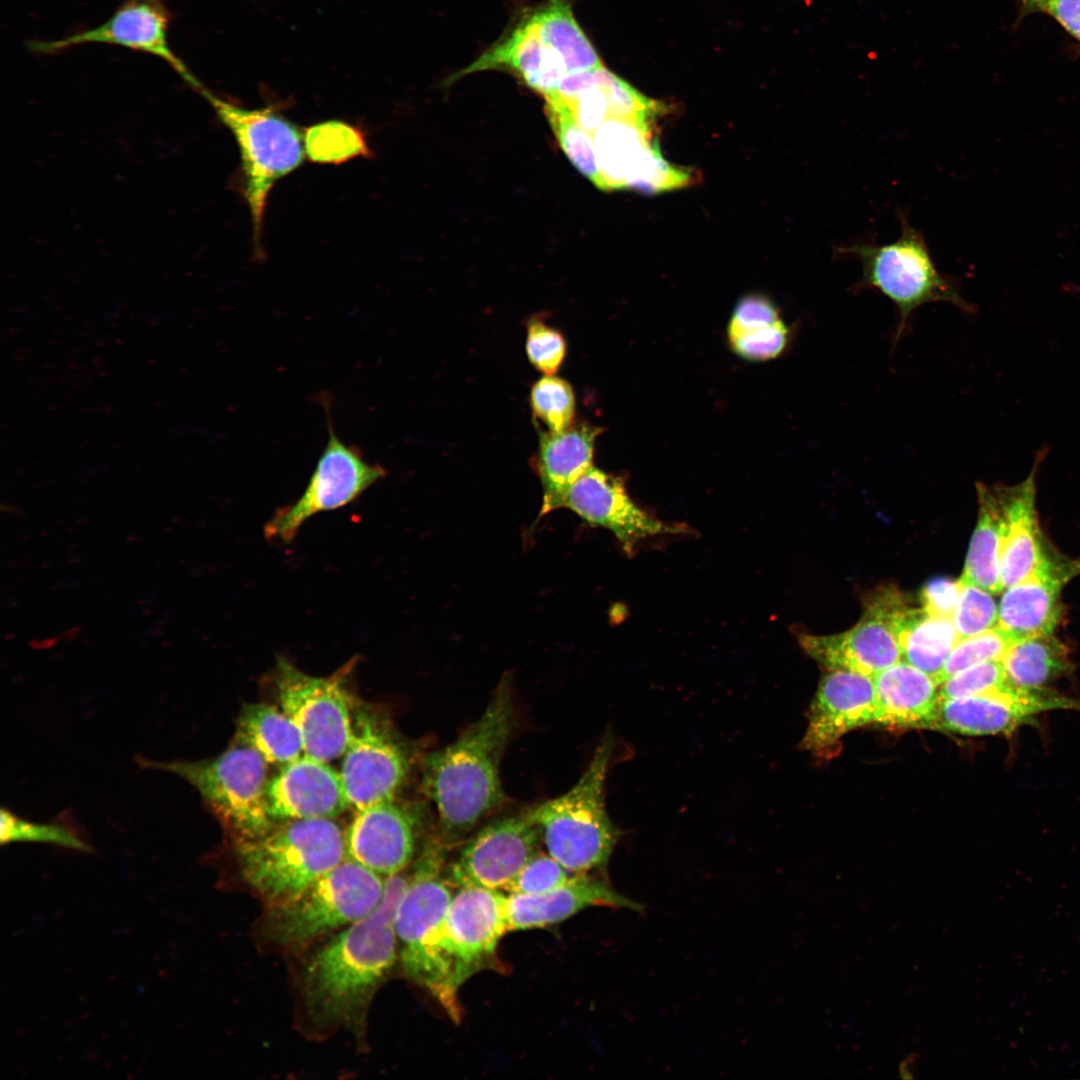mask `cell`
Segmentation results:
<instances>
[{
    "label": "cell",
    "instance_id": "cell-1",
    "mask_svg": "<svg viewBox=\"0 0 1080 1080\" xmlns=\"http://www.w3.org/2000/svg\"><path fill=\"white\" fill-rule=\"evenodd\" d=\"M402 872L385 878L376 909L338 931L307 962L302 992L319 1023L356 1031L364 1026L368 1005L398 957L395 916L409 882Z\"/></svg>",
    "mask_w": 1080,
    "mask_h": 1080
},
{
    "label": "cell",
    "instance_id": "cell-2",
    "mask_svg": "<svg viewBox=\"0 0 1080 1080\" xmlns=\"http://www.w3.org/2000/svg\"><path fill=\"white\" fill-rule=\"evenodd\" d=\"M514 727L511 679L505 676L482 715L454 742L424 758L423 786L444 842L460 840L505 802L499 770Z\"/></svg>",
    "mask_w": 1080,
    "mask_h": 1080
},
{
    "label": "cell",
    "instance_id": "cell-3",
    "mask_svg": "<svg viewBox=\"0 0 1080 1080\" xmlns=\"http://www.w3.org/2000/svg\"><path fill=\"white\" fill-rule=\"evenodd\" d=\"M243 879L268 904L287 902L346 859L345 837L333 819L275 822L235 839Z\"/></svg>",
    "mask_w": 1080,
    "mask_h": 1080
},
{
    "label": "cell",
    "instance_id": "cell-4",
    "mask_svg": "<svg viewBox=\"0 0 1080 1080\" xmlns=\"http://www.w3.org/2000/svg\"><path fill=\"white\" fill-rule=\"evenodd\" d=\"M613 746V737L604 735L572 788L526 810L540 827L547 853L574 874L605 865L619 838L604 801Z\"/></svg>",
    "mask_w": 1080,
    "mask_h": 1080
},
{
    "label": "cell",
    "instance_id": "cell-5",
    "mask_svg": "<svg viewBox=\"0 0 1080 1080\" xmlns=\"http://www.w3.org/2000/svg\"><path fill=\"white\" fill-rule=\"evenodd\" d=\"M899 221L901 234L894 242H858L836 248L839 255L854 256L861 263L862 276L853 286L855 291L877 290L897 307L894 344L905 333L912 314L924 304L947 302L965 313L975 311L961 296L956 282L936 268L923 234L910 225L903 212Z\"/></svg>",
    "mask_w": 1080,
    "mask_h": 1080
},
{
    "label": "cell",
    "instance_id": "cell-6",
    "mask_svg": "<svg viewBox=\"0 0 1080 1080\" xmlns=\"http://www.w3.org/2000/svg\"><path fill=\"white\" fill-rule=\"evenodd\" d=\"M384 893L385 878L346 858L293 899L269 906L265 935L280 946H304L364 918Z\"/></svg>",
    "mask_w": 1080,
    "mask_h": 1080
},
{
    "label": "cell",
    "instance_id": "cell-7",
    "mask_svg": "<svg viewBox=\"0 0 1080 1080\" xmlns=\"http://www.w3.org/2000/svg\"><path fill=\"white\" fill-rule=\"evenodd\" d=\"M198 90L237 141L243 193L252 219L256 249L260 250L268 195L278 180L302 164L305 155L302 134L295 124L272 108L246 109L217 97L203 86Z\"/></svg>",
    "mask_w": 1080,
    "mask_h": 1080
},
{
    "label": "cell",
    "instance_id": "cell-8",
    "mask_svg": "<svg viewBox=\"0 0 1080 1080\" xmlns=\"http://www.w3.org/2000/svg\"><path fill=\"white\" fill-rule=\"evenodd\" d=\"M507 897L498 889L465 887L452 897L437 939L440 1003L458 1020L457 991L488 965L508 930Z\"/></svg>",
    "mask_w": 1080,
    "mask_h": 1080
},
{
    "label": "cell",
    "instance_id": "cell-9",
    "mask_svg": "<svg viewBox=\"0 0 1080 1080\" xmlns=\"http://www.w3.org/2000/svg\"><path fill=\"white\" fill-rule=\"evenodd\" d=\"M355 659L330 676L305 673L277 659L274 683L281 709L297 726L304 754L330 761L342 756L353 733L352 697L346 686Z\"/></svg>",
    "mask_w": 1080,
    "mask_h": 1080
},
{
    "label": "cell",
    "instance_id": "cell-10",
    "mask_svg": "<svg viewBox=\"0 0 1080 1080\" xmlns=\"http://www.w3.org/2000/svg\"><path fill=\"white\" fill-rule=\"evenodd\" d=\"M189 782L229 824L237 837H251L275 822L265 802L267 762L254 748L233 740L220 755L195 762L157 765Z\"/></svg>",
    "mask_w": 1080,
    "mask_h": 1080
},
{
    "label": "cell",
    "instance_id": "cell-11",
    "mask_svg": "<svg viewBox=\"0 0 1080 1080\" xmlns=\"http://www.w3.org/2000/svg\"><path fill=\"white\" fill-rule=\"evenodd\" d=\"M443 840L429 841L409 875L395 916L398 957L405 974L432 995L439 984L436 946L452 894L441 879Z\"/></svg>",
    "mask_w": 1080,
    "mask_h": 1080
},
{
    "label": "cell",
    "instance_id": "cell-12",
    "mask_svg": "<svg viewBox=\"0 0 1080 1080\" xmlns=\"http://www.w3.org/2000/svg\"><path fill=\"white\" fill-rule=\"evenodd\" d=\"M896 589H879L867 600L860 621L846 632L801 635L803 649L829 671L873 677L902 660L899 634L910 611Z\"/></svg>",
    "mask_w": 1080,
    "mask_h": 1080
},
{
    "label": "cell",
    "instance_id": "cell-13",
    "mask_svg": "<svg viewBox=\"0 0 1080 1080\" xmlns=\"http://www.w3.org/2000/svg\"><path fill=\"white\" fill-rule=\"evenodd\" d=\"M385 474L382 466L367 462L358 448L342 442L329 425L327 444L303 494L273 515L265 525V536L289 543L310 517L353 502Z\"/></svg>",
    "mask_w": 1080,
    "mask_h": 1080
},
{
    "label": "cell",
    "instance_id": "cell-14",
    "mask_svg": "<svg viewBox=\"0 0 1080 1080\" xmlns=\"http://www.w3.org/2000/svg\"><path fill=\"white\" fill-rule=\"evenodd\" d=\"M408 759L385 721L368 709L353 714V733L339 771L349 808L356 812L394 800Z\"/></svg>",
    "mask_w": 1080,
    "mask_h": 1080
},
{
    "label": "cell",
    "instance_id": "cell-15",
    "mask_svg": "<svg viewBox=\"0 0 1080 1080\" xmlns=\"http://www.w3.org/2000/svg\"><path fill=\"white\" fill-rule=\"evenodd\" d=\"M540 827L526 810L479 829L449 868L448 881L458 888H505L540 852Z\"/></svg>",
    "mask_w": 1080,
    "mask_h": 1080
},
{
    "label": "cell",
    "instance_id": "cell-16",
    "mask_svg": "<svg viewBox=\"0 0 1080 1080\" xmlns=\"http://www.w3.org/2000/svg\"><path fill=\"white\" fill-rule=\"evenodd\" d=\"M1054 710L1080 711V700L1046 687L1027 689L1008 682L979 695L939 700L935 729L969 736L1009 734Z\"/></svg>",
    "mask_w": 1080,
    "mask_h": 1080
},
{
    "label": "cell",
    "instance_id": "cell-17",
    "mask_svg": "<svg viewBox=\"0 0 1080 1080\" xmlns=\"http://www.w3.org/2000/svg\"><path fill=\"white\" fill-rule=\"evenodd\" d=\"M172 14L165 0H124L100 25L57 40H36L31 51L52 55L84 44H109L155 56L166 62L192 87H201L185 63L172 50L169 27Z\"/></svg>",
    "mask_w": 1080,
    "mask_h": 1080
},
{
    "label": "cell",
    "instance_id": "cell-18",
    "mask_svg": "<svg viewBox=\"0 0 1080 1080\" xmlns=\"http://www.w3.org/2000/svg\"><path fill=\"white\" fill-rule=\"evenodd\" d=\"M563 508L591 525L611 531L628 554L648 537L685 531V528L663 522L639 508L630 499L620 478L594 466L570 486Z\"/></svg>",
    "mask_w": 1080,
    "mask_h": 1080
},
{
    "label": "cell",
    "instance_id": "cell-19",
    "mask_svg": "<svg viewBox=\"0 0 1080 1080\" xmlns=\"http://www.w3.org/2000/svg\"><path fill=\"white\" fill-rule=\"evenodd\" d=\"M875 722L873 678L850 671H830L821 680L810 705L801 747L819 757L832 756L845 734Z\"/></svg>",
    "mask_w": 1080,
    "mask_h": 1080
},
{
    "label": "cell",
    "instance_id": "cell-20",
    "mask_svg": "<svg viewBox=\"0 0 1080 1080\" xmlns=\"http://www.w3.org/2000/svg\"><path fill=\"white\" fill-rule=\"evenodd\" d=\"M265 802L274 822L334 819L349 808L340 773L328 762L306 754L268 779Z\"/></svg>",
    "mask_w": 1080,
    "mask_h": 1080
},
{
    "label": "cell",
    "instance_id": "cell-21",
    "mask_svg": "<svg viewBox=\"0 0 1080 1080\" xmlns=\"http://www.w3.org/2000/svg\"><path fill=\"white\" fill-rule=\"evenodd\" d=\"M344 837L347 859L386 878L412 861L416 824L408 811L390 800L357 811Z\"/></svg>",
    "mask_w": 1080,
    "mask_h": 1080
},
{
    "label": "cell",
    "instance_id": "cell-22",
    "mask_svg": "<svg viewBox=\"0 0 1080 1080\" xmlns=\"http://www.w3.org/2000/svg\"><path fill=\"white\" fill-rule=\"evenodd\" d=\"M487 70L515 75L543 99L553 94L569 75L562 59L542 41L527 12L471 64L454 73L447 83Z\"/></svg>",
    "mask_w": 1080,
    "mask_h": 1080
},
{
    "label": "cell",
    "instance_id": "cell-23",
    "mask_svg": "<svg viewBox=\"0 0 1080 1080\" xmlns=\"http://www.w3.org/2000/svg\"><path fill=\"white\" fill-rule=\"evenodd\" d=\"M1079 568L1073 562L1048 558L1032 575L1006 588L997 626L1012 641L1051 634L1061 614V587Z\"/></svg>",
    "mask_w": 1080,
    "mask_h": 1080
},
{
    "label": "cell",
    "instance_id": "cell-24",
    "mask_svg": "<svg viewBox=\"0 0 1080 1080\" xmlns=\"http://www.w3.org/2000/svg\"><path fill=\"white\" fill-rule=\"evenodd\" d=\"M592 906L624 908L637 912L643 909L642 904L619 894L606 883L585 873H578L570 877L564 885L545 894H510L506 904L508 930L547 927Z\"/></svg>",
    "mask_w": 1080,
    "mask_h": 1080
},
{
    "label": "cell",
    "instance_id": "cell-25",
    "mask_svg": "<svg viewBox=\"0 0 1080 1080\" xmlns=\"http://www.w3.org/2000/svg\"><path fill=\"white\" fill-rule=\"evenodd\" d=\"M1046 453L1047 447L1039 450L1032 471L1023 482L1011 487L996 486L1006 515L1000 559L1003 589L1026 579L1048 560L1035 513V475Z\"/></svg>",
    "mask_w": 1080,
    "mask_h": 1080
},
{
    "label": "cell",
    "instance_id": "cell-26",
    "mask_svg": "<svg viewBox=\"0 0 1080 1080\" xmlns=\"http://www.w3.org/2000/svg\"><path fill=\"white\" fill-rule=\"evenodd\" d=\"M872 678L876 723L898 728H936L938 685L931 676L900 660Z\"/></svg>",
    "mask_w": 1080,
    "mask_h": 1080
},
{
    "label": "cell",
    "instance_id": "cell-27",
    "mask_svg": "<svg viewBox=\"0 0 1080 1080\" xmlns=\"http://www.w3.org/2000/svg\"><path fill=\"white\" fill-rule=\"evenodd\" d=\"M600 431L584 423L556 433L539 430L534 462L543 488L539 517L563 508L570 486L593 466L594 443Z\"/></svg>",
    "mask_w": 1080,
    "mask_h": 1080
},
{
    "label": "cell",
    "instance_id": "cell-28",
    "mask_svg": "<svg viewBox=\"0 0 1080 1080\" xmlns=\"http://www.w3.org/2000/svg\"><path fill=\"white\" fill-rule=\"evenodd\" d=\"M650 120L610 117L593 133L608 191L628 189L659 149Z\"/></svg>",
    "mask_w": 1080,
    "mask_h": 1080
},
{
    "label": "cell",
    "instance_id": "cell-29",
    "mask_svg": "<svg viewBox=\"0 0 1080 1080\" xmlns=\"http://www.w3.org/2000/svg\"><path fill=\"white\" fill-rule=\"evenodd\" d=\"M979 516L961 579L991 594L1003 590L1000 559L1006 531V515L997 487L977 484Z\"/></svg>",
    "mask_w": 1080,
    "mask_h": 1080
},
{
    "label": "cell",
    "instance_id": "cell-30",
    "mask_svg": "<svg viewBox=\"0 0 1080 1080\" xmlns=\"http://www.w3.org/2000/svg\"><path fill=\"white\" fill-rule=\"evenodd\" d=\"M236 728L234 740L254 748L269 764L283 766L304 753L297 726L276 706L266 703L245 705Z\"/></svg>",
    "mask_w": 1080,
    "mask_h": 1080
},
{
    "label": "cell",
    "instance_id": "cell-31",
    "mask_svg": "<svg viewBox=\"0 0 1080 1080\" xmlns=\"http://www.w3.org/2000/svg\"><path fill=\"white\" fill-rule=\"evenodd\" d=\"M526 12L542 41L562 59L569 74L603 66L576 21L570 0H546Z\"/></svg>",
    "mask_w": 1080,
    "mask_h": 1080
},
{
    "label": "cell",
    "instance_id": "cell-32",
    "mask_svg": "<svg viewBox=\"0 0 1080 1080\" xmlns=\"http://www.w3.org/2000/svg\"><path fill=\"white\" fill-rule=\"evenodd\" d=\"M959 639L951 619L911 608L899 634L902 659L934 680Z\"/></svg>",
    "mask_w": 1080,
    "mask_h": 1080
},
{
    "label": "cell",
    "instance_id": "cell-33",
    "mask_svg": "<svg viewBox=\"0 0 1080 1080\" xmlns=\"http://www.w3.org/2000/svg\"><path fill=\"white\" fill-rule=\"evenodd\" d=\"M1001 661L1008 682L1027 689L1044 688L1070 667L1066 647L1051 634L1013 641Z\"/></svg>",
    "mask_w": 1080,
    "mask_h": 1080
},
{
    "label": "cell",
    "instance_id": "cell-34",
    "mask_svg": "<svg viewBox=\"0 0 1080 1080\" xmlns=\"http://www.w3.org/2000/svg\"><path fill=\"white\" fill-rule=\"evenodd\" d=\"M545 112L570 162L595 186L608 191L600 170L593 134L583 129L569 107L558 99H545Z\"/></svg>",
    "mask_w": 1080,
    "mask_h": 1080
},
{
    "label": "cell",
    "instance_id": "cell-35",
    "mask_svg": "<svg viewBox=\"0 0 1080 1080\" xmlns=\"http://www.w3.org/2000/svg\"><path fill=\"white\" fill-rule=\"evenodd\" d=\"M304 148L311 161L329 164L367 157L371 152L362 131L340 120L320 122L305 129Z\"/></svg>",
    "mask_w": 1080,
    "mask_h": 1080
},
{
    "label": "cell",
    "instance_id": "cell-36",
    "mask_svg": "<svg viewBox=\"0 0 1080 1080\" xmlns=\"http://www.w3.org/2000/svg\"><path fill=\"white\" fill-rule=\"evenodd\" d=\"M530 405L536 419L550 432H562L573 425L575 396L564 379L545 375L536 381L530 392Z\"/></svg>",
    "mask_w": 1080,
    "mask_h": 1080
},
{
    "label": "cell",
    "instance_id": "cell-37",
    "mask_svg": "<svg viewBox=\"0 0 1080 1080\" xmlns=\"http://www.w3.org/2000/svg\"><path fill=\"white\" fill-rule=\"evenodd\" d=\"M1013 641L998 627L959 639L934 681L939 686L952 675L971 666L1001 660Z\"/></svg>",
    "mask_w": 1080,
    "mask_h": 1080
},
{
    "label": "cell",
    "instance_id": "cell-38",
    "mask_svg": "<svg viewBox=\"0 0 1080 1080\" xmlns=\"http://www.w3.org/2000/svg\"><path fill=\"white\" fill-rule=\"evenodd\" d=\"M961 581L962 587L952 618L960 639L990 630L998 622V609L991 593L971 582Z\"/></svg>",
    "mask_w": 1080,
    "mask_h": 1080
},
{
    "label": "cell",
    "instance_id": "cell-39",
    "mask_svg": "<svg viewBox=\"0 0 1080 1080\" xmlns=\"http://www.w3.org/2000/svg\"><path fill=\"white\" fill-rule=\"evenodd\" d=\"M1 843L44 842L87 851L89 847L70 829L60 824H44L21 819L1 809Z\"/></svg>",
    "mask_w": 1080,
    "mask_h": 1080
},
{
    "label": "cell",
    "instance_id": "cell-40",
    "mask_svg": "<svg viewBox=\"0 0 1080 1080\" xmlns=\"http://www.w3.org/2000/svg\"><path fill=\"white\" fill-rule=\"evenodd\" d=\"M1008 683L1001 660L983 662L966 668L941 683L939 700L979 695Z\"/></svg>",
    "mask_w": 1080,
    "mask_h": 1080
},
{
    "label": "cell",
    "instance_id": "cell-41",
    "mask_svg": "<svg viewBox=\"0 0 1080 1080\" xmlns=\"http://www.w3.org/2000/svg\"><path fill=\"white\" fill-rule=\"evenodd\" d=\"M567 872L551 855L539 852L504 889L510 894H545L564 885L570 878Z\"/></svg>",
    "mask_w": 1080,
    "mask_h": 1080
},
{
    "label": "cell",
    "instance_id": "cell-42",
    "mask_svg": "<svg viewBox=\"0 0 1080 1080\" xmlns=\"http://www.w3.org/2000/svg\"><path fill=\"white\" fill-rule=\"evenodd\" d=\"M526 353L530 363L545 375H553L561 366L566 354L563 335L538 318L527 325Z\"/></svg>",
    "mask_w": 1080,
    "mask_h": 1080
},
{
    "label": "cell",
    "instance_id": "cell-43",
    "mask_svg": "<svg viewBox=\"0 0 1080 1080\" xmlns=\"http://www.w3.org/2000/svg\"><path fill=\"white\" fill-rule=\"evenodd\" d=\"M789 330L782 320L760 330L741 335L731 341L734 350L750 360H768L785 349Z\"/></svg>",
    "mask_w": 1080,
    "mask_h": 1080
},
{
    "label": "cell",
    "instance_id": "cell-44",
    "mask_svg": "<svg viewBox=\"0 0 1080 1080\" xmlns=\"http://www.w3.org/2000/svg\"><path fill=\"white\" fill-rule=\"evenodd\" d=\"M780 319L775 305L766 297L750 295L742 298L732 315L728 334L730 340L773 325Z\"/></svg>",
    "mask_w": 1080,
    "mask_h": 1080
},
{
    "label": "cell",
    "instance_id": "cell-45",
    "mask_svg": "<svg viewBox=\"0 0 1080 1080\" xmlns=\"http://www.w3.org/2000/svg\"><path fill=\"white\" fill-rule=\"evenodd\" d=\"M961 587V579L957 581L944 578L933 579L922 590V608L929 615L952 620Z\"/></svg>",
    "mask_w": 1080,
    "mask_h": 1080
},
{
    "label": "cell",
    "instance_id": "cell-46",
    "mask_svg": "<svg viewBox=\"0 0 1080 1080\" xmlns=\"http://www.w3.org/2000/svg\"><path fill=\"white\" fill-rule=\"evenodd\" d=\"M1046 10L1080 40V0H1050Z\"/></svg>",
    "mask_w": 1080,
    "mask_h": 1080
},
{
    "label": "cell",
    "instance_id": "cell-47",
    "mask_svg": "<svg viewBox=\"0 0 1080 1080\" xmlns=\"http://www.w3.org/2000/svg\"><path fill=\"white\" fill-rule=\"evenodd\" d=\"M916 1064V1058L914 1056L908 1057L900 1066V1074L903 1078L913 1077V1071Z\"/></svg>",
    "mask_w": 1080,
    "mask_h": 1080
},
{
    "label": "cell",
    "instance_id": "cell-48",
    "mask_svg": "<svg viewBox=\"0 0 1080 1080\" xmlns=\"http://www.w3.org/2000/svg\"><path fill=\"white\" fill-rule=\"evenodd\" d=\"M1049 1L1050 0H1028L1031 6L1041 9L1046 8Z\"/></svg>",
    "mask_w": 1080,
    "mask_h": 1080
}]
</instances>
